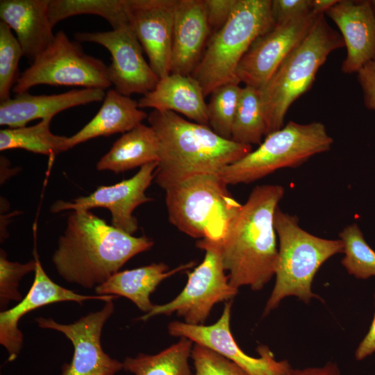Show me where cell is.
<instances>
[{
    "instance_id": "60d3db41",
    "label": "cell",
    "mask_w": 375,
    "mask_h": 375,
    "mask_svg": "<svg viewBox=\"0 0 375 375\" xmlns=\"http://www.w3.org/2000/svg\"><path fill=\"white\" fill-rule=\"evenodd\" d=\"M370 3H371V5H372L373 11L374 12V15H375V0H371Z\"/></svg>"
},
{
    "instance_id": "ffe728a7",
    "label": "cell",
    "mask_w": 375,
    "mask_h": 375,
    "mask_svg": "<svg viewBox=\"0 0 375 375\" xmlns=\"http://www.w3.org/2000/svg\"><path fill=\"white\" fill-rule=\"evenodd\" d=\"M104 90L83 88L51 95H33L28 92L16 94L0 103V125L19 128L37 119H51L68 108L101 101Z\"/></svg>"
},
{
    "instance_id": "1f68e13d",
    "label": "cell",
    "mask_w": 375,
    "mask_h": 375,
    "mask_svg": "<svg viewBox=\"0 0 375 375\" xmlns=\"http://www.w3.org/2000/svg\"><path fill=\"white\" fill-rule=\"evenodd\" d=\"M23 52L10 28L0 21V102L10 98L18 78V65Z\"/></svg>"
},
{
    "instance_id": "8fae6325",
    "label": "cell",
    "mask_w": 375,
    "mask_h": 375,
    "mask_svg": "<svg viewBox=\"0 0 375 375\" xmlns=\"http://www.w3.org/2000/svg\"><path fill=\"white\" fill-rule=\"evenodd\" d=\"M114 309L113 300L105 301L101 310L69 324L58 323L52 318L35 319L40 328L62 333L73 345L72 360L62 365L60 375H115L123 369V362L104 352L101 343L103 326Z\"/></svg>"
},
{
    "instance_id": "30bf717a",
    "label": "cell",
    "mask_w": 375,
    "mask_h": 375,
    "mask_svg": "<svg viewBox=\"0 0 375 375\" xmlns=\"http://www.w3.org/2000/svg\"><path fill=\"white\" fill-rule=\"evenodd\" d=\"M197 246L205 251V256L192 272H188L183 290L171 301L154 305L138 320L145 322L158 315L169 316L176 312L187 324L203 325L216 303L232 299L238 294V289L229 283L225 274L219 241L205 238L200 239Z\"/></svg>"
},
{
    "instance_id": "277c9868",
    "label": "cell",
    "mask_w": 375,
    "mask_h": 375,
    "mask_svg": "<svg viewBox=\"0 0 375 375\" xmlns=\"http://www.w3.org/2000/svg\"><path fill=\"white\" fill-rule=\"evenodd\" d=\"M344 47L341 34L329 25L324 13L320 14L307 36L259 90L266 135L283 126L291 105L311 88L330 53Z\"/></svg>"
},
{
    "instance_id": "e0dca14e",
    "label": "cell",
    "mask_w": 375,
    "mask_h": 375,
    "mask_svg": "<svg viewBox=\"0 0 375 375\" xmlns=\"http://www.w3.org/2000/svg\"><path fill=\"white\" fill-rule=\"evenodd\" d=\"M34 258L35 276L28 292L16 306L0 312V344L6 349L10 362L17 358L22 349L24 336L19 328V322L28 312L57 302L74 301L83 305L89 300L105 302L118 297L114 295L80 294L63 288L53 281L46 274L35 249Z\"/></svg>"
},
{
    "instance_id": "f1b7e54d",
    "label": "cell",
    "mask_w": 375,
    "mask_h": 375,
    "mask_svg": "<svg viewBox=\"0 0 375 375\" xmlns=\"http://www.w3.org/2000/svg\"><path fill=\"white\" fill-rule=\"evenodd\" d=\"M266 135V125L260 91L242 88L235 115L231 140L242 144H260Z\"/></svg>"
},
{
    "instance_id": "9a60e30c",
    "label": "cell",
    "mask_w": 375,
    "mask_h": 375,
    "mask_svg": "<svg viewBox=\"0 0 375 375\" xmlns=\"http://www.w3.org/2000/svg\"><path fill=\"white\" fill-rule=\"evenodd\" d=\"M157 166L158 162L144 165L133 177L115 185L100 186L87 197L70 201H58L51 206V212L105 208L111 212L112 225L132 235L138 229V220L133 215L134 210L153 200L146 196L145 191L155 178Z\"/></svg>"
},
{
    "instance_id": "f35d334b",
    "label": "cell",
    "mask_w": 375,
    "mask_h": 375,
    "mask_svg": "<svg viewBox=\"0 0 375 375\" xmlns=\"http://www.w3.org/2000/svg\"><path fill=\"white\" fill-rule=\"evenodd\" d=\"M285 375H341V373L336 363L328 362L319 367H308L303 369L292 368Z\"/></svg>"
},
{
    "instance_id": "836d02e7",
    "label": "cell",
    "mask_w": 375,
    "mask_h": 375,
    "mask_svg": "<svg viewBox=\"0 0 375 375\" xmlns=\"http://www.w3.org/2000/svg\"><path fill=\"white\" fill-rule=\"evenodd\" d=\"M190 358L195 369L190 375H249L231 360L199 344L193 345Z\"/></svg>"
},
{
    "instance_id": "6da1fadb",
    "label": "cell",
    "mask_w": 375,
    "mask_h": 375,
    "mask_svg": "<svg viewBox=\"0 0 375 375\" xmlns=\"http://www.w3.org/2000/svg\"><path fill=\"white\" fill-rule=\"evenodd\" d=\"M153 245L146 236H133L107 224L90 210H76L68 216L52 262L65 281L91 289Z\"/></svg>"
},
{
    "instance_id": "cb8c5ba5",
    "label": "cell",
    "mask_w": 375,
    "mask_h": 375,
    "mask_svg": "<svg viewBox=\"0 0 375 375\" xmlns=\"http://www.w3.org/2000/svg\"><path fill=\"white\" fill-rule=\"evenodd\" d=\"M148 115L139 107L138 101L115 89L110 90L96 115L79 131L67 138V148L69 149L94 138L125 133L142 124Z\"/></svg>"
},
{
    "instance_id": "7a4b0ae2",
    "label": "cell",
    "mask_w": 375,
    "mask_h": 375,
    "mask_svg": "<svg viewBox=\"0 0 375 375\" xmlns=\"http://www.w3.org/2000/svg\"><path fill=\"white\" fill-rule=\"evenodd\" d=\"M284 194L278 185L254 188L219 240L222 264L233 288L259 290L275 275L278 249L274 217Z\"/></svg>"
},
{
    "instance_id": "ba28073f",
    "label": "cell",
    "mask_w": 375,
    "mask_h": 375,
    "mask_svg": "<svg viewBox=\"0 0 375 375\" xmlns=\"http://www.w3.org/2000/svg\"><path fill=\"white\" fill-rule=\"evenodd\" d=\"M333 143L324 124L289 122L265 136L254 151L224 168L219 176L227 185L251 183L275 171L296 167L329 151Z\"/></svg>"
},
{
    "instance_id": "ac0fdd59",
    "label": "cell",
    "mask_w": 375,
    "mask_h": 375,
    "mask_svg": "<svg viewBox=\"0 0 375 375\" xmlns=\"http://www.w3.org/2000/svg\"><path fill=\"white\" fill-rule=\"evenodd\" d=\"M325 14L339 28L347 48L343 73H358L375 60V15L370 1L339 0Z\"/></svg>"
},
{
    "instance_id": "e575fe53",
    "label": "cell",
    "mask_w": 375,
    "mask_h": 375,
    "mask_svg": "<svg viewBox=\"0 0 375 375\" xmlns=\"http://www.w3.org/2000/svg\"><path fill=\"white\" fill-rule=\"evenodd\" d=\"M312 0H272L275 24L302 16L312 10Z\"/></svg>"
},
{
    "instance_id": "83f0119b",
    "label": "cell",
    "mask_w": 375,
    "mask_h": 375,
    "mask_svg": "<svg viewBox=\"0 0 375 375\" xmlns=\"http://www.w3.org/2000/svg\"><path fill=\"white\" fill-rule=\"evenodd\" d=\"M48 14L53 27L78 15H94L107 20L113 30L130 26L127 0H50Z\"/></svg>"
},
{
    "instance_id": "d6a6232c",
    "label": "cell",
    "mask_w": 375,
    "mask_h": 375,
    "mask_svg": "<svg viewBox=\"0 0 375 375\" xmlns=\"http://www.w3.org/2000/svg\"><path fill=\"white\" fill-rule=\"evenodd\" d=\"M35 260L26 263L11 262L6 253L0 250V308L5 310L11 301L19 302L23 298L18 290L19 283L22 277L31 272H35Z\"/></svg>"
},
{
    "instance_id": "2e32d148",
    "label": "cell",
    "mask_w": 375,
    "mask_h": 375,
    "mask_svg": "<svg viewBox=\"0 0 375 375\" xmlns=\"http://www.w3.org/2000/svg\"><path fill=\"white\" fill-rule=\"evenodd\" d=\"M177 0H127L129 25L159 78L171 73Z\"/></svg>"
},
{
    "instance_id": "5b68a950",
    "label": "cell",
    "mask_w": 375,
    "mask_h": 375,
    "mask_svg": "<svg viewBox=\"0 0 375 375\" xmlns=\"http://www.w3.org/2000/svg\"><path fill=\"white\" fill-rule=\"evenodd\" d=\"M274 224L279 241L276 282L263 315L287 297L295 296L306 303L312 298L320 299L312 292L313 278L324 262L343 253L340 239L322 238L307 232L299 226L296 215L285 212L279 207L274 213Z\"/></svg>"
},
{
    "instance_id": "7402d4cb",
    "label": "cell",
    "mask_w": 375,
    "mask_h": 375,
    "mask_svg": "<svg viewBox=\"0 0 375 375\" xmlns=\"http://www.w3.org/2000/svg\"><path fill=\"white\" fill-rule=\"evenodd\" d=\"M199 83L192 76L170 73L140 99L139 107L172 111L196 123L208 125L207 103Z\"/></svg>"
},
{
    "instance_id": "8992f818",
    "label": "cell",
    "mask_w": 375,
    "mask_h": 375,
    "mask_svg": "<svg viewBox=\"0 0 375 375\" xmlns=\"http://www.w3.org/2000/svg\"><path fill=\"white\" fill-rule=\"evenodd\" d=\"M272 0H236L226 23L209 38L192 74L205 97L228 83L239 84L237 69L253 41L275 25Z\"/></svg>"
},
{
    "instance_id": "5bb4252c",
    "label": "cell",
    "mask_w": 375,
    "mask_h": 375,
    "mask_svg": "<svg viewBox=\"0 0 375 375\" xmlns=\"http://www.w3.org/2000/svg\"><path fill=\"white\" fill-rule=\"evenodd\" d=\"M232 301L225 303L222 314L213 324L192 325L174 321L168 325V332L174 337H183L205 346L231 360L249 375H285L292 367L286 360H276L265 345L257 348L259 356H250L240 348L231 333L230 319Z\"/></svg>"
},
{
    "instance_id": "8d00e7d4",
    "label": "cell",
    "mask_w": 375,
    "mask_h": 375,
    "mask_svg": "<svg viewBox=\"0 0 375 375\" xmlns=\"http://www.w3.org/2000/svg\"><path fill=\"white\" fill-rule=\"evenodd\" d=\"M357 78L362 91L365 106L375 110V60L363 66L358 72Z\"/></svg>"
},
{
    "instance_id": "4dcf8cb0",
    "label": "cell",
    "mask_w": 375,
    "mask_h": 375,
    "mask_svg": "<svg viewBox=\"0 0 375 375\" xmlns=\"http://www.w3.org/2000/svg\"><path fill=\"white\" fill-rule=\"evenodd\" d=\"M242 88L228 83L215 89L207 103L208 126L221 137L231 140V131Z\"/></svg>"
},
{
    "instance_id": "ab89813d",
    "label": "cell",
    "mask_w": 375,
    "mask_h": 375,
    "mask_svg": "<svg viewBox=\"0 0 375 375\" xmlns=\"http://www.w3.org/2000/svg\"><path fill=\"white\" fill-rule=\"evenodd\" d=\"M339 0H312V10L317 14H325Z\"/></svg>"
},
{
    "instance_id": "3957f363",
    "label": "cell",
    "mask_w": 375,
    "mask_h": 375,
    "mask_svg": "<svg viewBox=\"0 0 375 375\" xmlns=\"http://www.w3.org/2000/svg\"><path fill=\"white\" fill-rule=\"evenodd\" d=\"M147 119L159 144L155 179L165 190L197 175L219 174L252 151L251 145L224 138L208 125L172 111L153 110Z\"/></svg>"
},
{
    "instance_id": "52a82bcc",
    "label": "cell",
    "mask_w": 375,
    "mask_h": 375,
    "mask_svg": "<svg viewBox=\"0 0 375 375\" xmlns=\"http://www.w3.org/2000/svg\"><path fill=\"white\" fill-rule=\"evenodd\" d=\"M219 174L190 177L165 190L169 222L194 238L219 241L242 206Z\"/></svg>"
},
{
    "instance_id": "7c38bea8",
    "label": "cell",
    "mask_w": 375,
    "mask_h": 375,
    "mask_svg": "<svg viewBox=\"0 0 375 375\" xmlns=\"http://www.w3.org/2000/svg\"><path fill=\"white\" fill-rule=\"evenodd\" d=\"M319 15L311 10L276 24L257 38L238 65L237 76L240 83L261 90L283 60L307 36Z\"/></svg>"
},
{
    "instance_id": "d590c367",
    "label": "cell",
    "mask_w": 375,
    "mask_h": 375,
    "mask_svg": "<svg viewBox=\"0 0 375 375\" xmlns=\"http://www.w3.org/2000/svg\"><path fill=\"white\" fill-rule=\"evenodd\" d=\"M235 1L236 0H205L210 35L219 31L226 23Z\"/></svg>"
},
{
    "instance_id": "74e56055",
    "label": "cell",
    "mask_w": 375,
    "mask_h": 375,
    "mask_svg": "<svg viewBox=\"0 0 375 375\" xmlns=\"http://www.w3.org/2000/svg\"><path fill=\"white\" fill-rule=\"evenodd\" d=\"M374 352H375V312L368 333L355 352V358L357 360H362Z\"/></svg>"
},
{
    "instance_id": "603a6c76",
    "label": "cell",
    "mask_w": 375,
    "mask_h": 375,
    "mask_svg": "<svg viewBox=\"0 0 375 375\" xmlns=\"http://www.w3.org/2000/svg\"><path fill=\"white\" fill-rule=\"evenodd\" d=\"M194 261L169 270L165 263L149 265L117 272L95 288L98 295L124 297L131 301L140 310L147 313L153 307L150 295L165 279L193 267Z\"/></svg>"
},
{
    "instance_id": "4fadbf2b",
    "label": "cell",
    "mask_w": 375,
    "mask_h": 375,
    "mask_svg": "<svg viewBox=\"0 0 375 375\" xmlns=\"http://www.w3.org/2000/svg\"><path fill=\"white\" fill-rule=\"evenodd\" d=\"M74 38L79 42L96 43L108 50L112 62L108 67V77L119 93L144 95L157 85L160 78L144 59L130 26L109 31L78 32Z\"/></svg>"
},
{
    "instance_id": "9c48e42d",
    "label": "cell",
    "mask_w": 375,
    "mask_h": 375,
    "mask_svg": "<svg viewBox=\"0 0 375 375\" xmlns=\"http://www.w3.org/2000/svg\"><path fill=\"white\" fill-rule=\"evenodd\" d=\"M38 85L81 86L105 90L112 85L108 66L85 53L77 40L60 31L51 44L19 76L12 91L22 94Z\"/></svg>"
},
{
    "instance_id": "4316f807",
    "label": "cell",
    "mask_w": 375,
    "mask_h": 375,
    "mask_svg": "<svg viewBox=\"0 0 375 375\" xmlns=\"http://www.w3.org/2000/svg\"><path fill=\"white\" fill-rule=\"evenodd\" d=\"M51 121L44 119L34 126L1 130L0 150L22 149L50 158L68 150V137L53 134L50 131Z\"/></svg>"
},
{
    "instance_id": "44dd1931",
    "label": "cell",
    "mask_w": 375,
    "mask_h": 375,
    "mask_svg": "<svg viewBox=\"0 0 375 375\" xmlns=\"http://www.w3.org/2000/svg\"><path fill=\"white\" fill-rule=\"evenodd\" d=\"M50 0H1V21L14 31L23 56L31 64L53 42L48 14Z\"/></svg>"
},
{
    "instance_id": "d4e9b609",
    "label": "cell",
    "mask_w": 375,
    "mask_h": 375,
    "mask_svg": "<svg viewBox=\"0 0 375 375\" xmlns=\"http://www.w3.org/2000/svg\"><path fill=\"white\" fill-rule=\"evenodd\" d=\"M159 144L153 129L142 123L124 133L97 162L99 171L120 173L158 162Z\"/></svg>"
},
{
    "instance_id": "f546056e",
    "label": "cell",
    "mask_w": 375,
    "mask_h": 375,
    "mask_svg": "<svg viewBox=\"0 0 375 375\" xmlns=\"http://www.w3.org/2000/svg\"><path fill=\"white\" fill-rule=\"evenodd\" d=\"M343 244L342 264L357 278L375 276V251L365 241L357 224L347 226L339 234Z\"/></svg>"
},
{
    "instance_id": "484cf974",
    "label": "cell",
    "mask_w": 375,
    "mask_h": 375,
    "mask_svg": "<svg viewBox=\"0 0 375 375\" xmlns=\"http://www.w3.org/2000/svg\"><path fill=\"white\" fill-rule=\"evenodd\" d=\"M192 342L181 337L178 342L154 354L126 357L123 369L134 375H190L189 365Z\"/></svg>"
},
{
    "instance_id": "d6986e66",
    "label": "cell",
    "mask_w": 375,
    "mask_h": 375,
    "mask_svg": "<svg viewBox=\"0 0 375 375\" xmlns=\"http://www.w3.org/2000/svg\"><path fill=\"white\" fill-rule=\"evenodd\" d=\"M210 36L205 0H177L174 16L171 73L191 76Z\"/></svg>"
}]
</instances>
